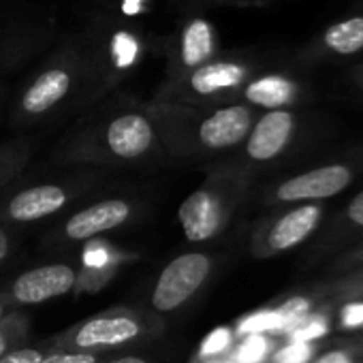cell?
Masks as SVG:
<instances>
[{"label":"cell","mask_w":363,"mask_h":363,"mask_svg":"<svg viewBox=\"0 0 363 363\" xmlns=\"http://www.w3.org/2000/svg\"><path fill=\"white\" fill-rule=\"evenodd\" d=\"M147 111L169 160H206L238 152L259 118V111L242 101L210 107L152 105Z\"/></svg>","instance_id":"6da1fadb"},{"label":"cell","mask_w":363,"mask_h":363,"mask_svg":"<svg viewBox=\"0 0 363 363\" xmlns=\"http://www.w3.org/2000/svg\"><path fill=\"white\" fill-rule=\"evenodd\" d=\"M58 160L90 169L158 167L169 160L158 126L147 109H126L71 135Z\"/></svg>","instance_id":"7a4b0ae2"},{"label":"cell","mask_w":363,"mask_h":363,"mask_svg":"<svg viewBox=\"0 0 363 363\" xmlns=\"http://www.w3.org/2000/svg\"><path fill=\"white\" fill-rule=\"evenodd\" d=\"M257 175L235 160L212 164L201 184L179 203L177 220L191 244H212L233 225L252 193Z\"/></svg>","instance_id":"3957f363"},{"label":"cell","mask_w":363,"mask_h":363,"mask_svg":"<svg viewBox=\"0 0 363 363\" xmlns=\"http://www.w3.org/2000/svg\"><path fill=\"white\" fill-rule=\"evenodd\" d=\"M164 327L167 320L154 316L145 308L116 306L73 323L65 331L52 335L45 346H50V350L116 354L118 350L124 352L156 340L162 335Z\"/></svg>","instance_id":"277c9868"},{"label":"cell","mask_w":363,"mask_h":363,"mask_svg":"<svg viewBox=\"0 0 363 363\" xmlns=\"http://www.w3.org/2000/svg\"><path fill=\"white\" fill-rule=\"evenodd\" d=\"M361 175L363 141L263 186L259 193V203L269 210L297 203H327L352 186V182H357Z\"/></svg>","instance_id":"5b68a950"},{"label":"cell","mask_w":363,"mask_h":363,"mask_svg":"<svg viewBox=\"0 0 363 363\" xmlns=\"http://www.w3.org/2000/svg\"><path fill=\"white\" fill-rule=\"evenodd\" d=\"M96 173L99 169L79 167V173L41 179L26 186H9L5 193H0V225H35L67 212L82 197L96 193Z\"/></svg>","instance_id":"8992f818"},{"label":"cell","mask_w":363,"mask_h":363,"mask_svg":"<svg viewBox=\"0 0 363 363\" xmlns=\"http://www.w3.org/2000/svg\"><path fill=\"white\" fill-rule=\"evenodd\" d=\"M320 130L316 116L299 109H274L263 111L246 141L240 145L231 160L250 169L255 175L267 171L286 158H291L299 147L310 143Z\"/></svg>","instance_id":"52a82bcc"},{"label":"cell","mask_w":363,"mask_h":363,"mask_svg":"<svg viewBox=\"0 0 363 363\" xmlns=\"http://www.w3.org/2000/svg\"><path fill=\"white\" fill-rule=\"evenodd\" d=\"M327 214L329 203H297L272 210L250 231V257L259 261L276 259L310 244L327 220Z\"/></svg>","instance_id":"ba28073f"},{"label":"cell","mask_w":363,"mask_h":363,"mask_svg":"<svg viewBox=\"0 0 363 363\" xmlns=\"http://www.w3.org/2000/svg\"><path fill=\"white\" fill-rule=\"evenodd\" d=\"M252 77V67L246 60H210L182 75L158 105L210 107L233 103Z\"/></svg>","instance_id":"9c48e42d"},{"label":"cell","mask_w":363,"mask_h":363,"mask_svg":"<svg viewBox=\"0 0 363 363\" xmlns=\"http://www.w3.org/2000/svg\"><path fill=\"white\" fill-rule=\"evenodd\" d=\"M214 269L216 259L212 252L191 250L177 255L156 276L145 310L158 318L182 312L206 289L214 276Z\"/></svg>","instance_id":"30bf717a"},{"label":"cell","mask_w":363,"mask_h":363,"mask_svg":"<svg viewBox=\"0 0 363 363\" xmlns=\"http://www.w3.org/2000/svg\"><path fill=\"white\" fill-rule=\"evenodd\" d=\"M143 212H145V203L139 201L137 197H126V195L103 197L62 218L58 227L50 231L48 244L77 246V244L94 242L105 233L133 225L135 220L141 218Z\"/></svg>","instance_id":"8fae6325"},{"label":"cell","mask_w":363,"mask_h":363,"mask_svg":"<svg viewBox=\"0 0 363 363\" xmlns=\"http://www.w3.org/2000/svg\"><path fill=\"white\" fill-rule=\"evenodd\" d=\"M77 280L79 267L75 263H45L16 276L0 289V297L13 310H22L73 293Z\"/></svg>","instance_id":"7c38bea8"},{"label":"cell","mask_w":363,"mask_h":363,"mask_svg":"<svg viewBox=\"0 0 363 363\" xmlns=\"http://www.w3.org/2000/svg\"><path fill=\"white\" fill-rule=\"evenodd\" d=\"M363 242V189L342 206L329 220L323 223L320 231L312 238L303 252L301 267L312 269L329 263L333 257Z\"/></svg>","instance_id":"4fadbf2b"},{"label":"cell","mask_w":363,"mask_h":363,"mask_svg":"<svg viewBox=\"0 0 363 363\" xmlns=\"http://www.w3.org/2000/svg\"><path fill=\"white\" fill-rule=\"evenodd\" d=\"M75 86V73L73 69L65 65H56L39 73L30 86L22 92L16 118L18 122H37L56 111L73 92Z\"/></svg>","instance_id":"5bb4252c"},{"label":"cell","mask_w":363,"mask_h":363,"mask_svg":"<svg viewBox=\"0 0 363 363\" xmlns=\"http://www.w3.org/2000/svg\"><path fill=\"white\" fill-rule=\"evenodd\" d=\"M363 52V11L323 28L301 52L303 65L342 62Z\"/></svg>","instance_id":"9a60e30c"},{"label":"cell","mask_w":363,"mask_h":363,"mask_svg":"<svg viewBox=\"0 0 363 363\" xmlns=\"http://www.w3.org/2000/svg\"><path fill=\"white\" fill-rule=\"evenodd\" d=\"M312 99L310 86L301 79L282 73H267L252 77L238 101L250 105L257 111H274V109H297L301 103Z\"/></svg>","instance_id":"2e32d148"},{"label":"cell","mask_w":363,"mask_h":363,"mask_svg":"<svg viewBox=\"0 0 363 363\" xmlns=\"http://www.w3.org/2000/svg\"><path fill=\"white\" fill-rule=\"evenodd\" d=\"M214 56V30L212 24L206 20H193L182 35L179 45V60L186 71H193Z\"/></svg>","instance_id":"e0dca14e"},{"label":"cell","mask_w":363,"mask_h":363,"mask_svg":"<svg viewBox=\"0 0 363 363\" xmlns=\"http://www.w3.org/2000/svg\"><path fill=\"white\" fill-rule=\"evenodd\" d=\"M325 301H320L308 286H299L278 299H274L269 306L278 312V316L282 318V340L303 320L308 318L316 308H320Z\"/></svg>","instance_id":"ac0fdd59"},{"label":"cell","mask_w":363,"mask_h":363,"mask_svg":"<svg viewBox=\"0 0 363 363\" xmlns=\"http://www.w3.org/2000/svg\"><path fill=\"white\" fill-rule=\"evenodd\" d=\"M320 301H346V299H363V267L327 276L320 280H312L306 284Z\"/></svg>","instance_id":"d6986e66"},{"label":"cell","mask_w":363,"mask_h":363,"mask_svg":"<svg viewBox=\"0 0 363 363\" xmlns=\"http://www.w3.org/2000/svg\"><path fill=\"white\" fill-rule=\"evenodd\" d=\"M33 158V143L26 139H13L0 143V193H5L9 186L24 175L26 167Z\"/></svg>","instance_id":"ffe728a7"},{"label":"cell","mask_w":363,"mask_h":363,"mask_svg":"<svg viewBox=\"0 0 363 363\" xmlns=\"http://www.w3.org/2000/svg\"><path fill=\"white\" fill-rule=\"evenodd\" d=\"M329 337H333V301L316 308L282 342H325Z\"/></svg>","instance_id":"44dd1931"},{"label":"cell","mask_w":363,"mask_h":363,"mask_svg":"<svg viewBox=\"0 0 363 363\" xmlns=\"http://www.w3.org/2000/svg\"><path fill=\"white\" fill-rule=\"evenodd\" d=\"M278 346H280V340L272 335H263V333L244 335V337H238L227 361L229 363H269Z\"/></svg>","instance_id":"7402d4cb"},{"label":"cell","mask_w":363,"mask_h":363,"mask_svg":"<svg viewBox=\"0 0 363 363\" xmlns=\"http://www.w3.org/2000/svg\"><path fill=\"white\" fill-rule=\"evenodd\" d=\"M310 363H363V337L335 335Z\"/></svg>","instance_id":"603a6c76"},{"label":"cell","mask_w":363,"mask_h":363,"mask_svg":"<svg viewBox=\"0 0 363 363\" xmlns=\"http://www.w3.org/2000/svg\"><path fill=\"white\" fill-rule=\"evenodd\" d=\"M30 337V320L22 310L11 312L3 323H0V357L7 352L26 346Z\"/></svg>","instance_id":"cb8c5ba5"},{"label":"cell","mask_w":363,"mask_h":363,"mask_svg":"<svg viewBox=\"0 0 363 363\" xmlns=\"http://www.w3.org/2000/svg\"><path fill=\"white\" fill-rule=\"evenodd\" d=\"M363 333V299L333 301V335Z\"/></svg>","instance_id":"d4e9b609"},{"label":"cell","mask_w":363,"mask_h":363,"mask_svg":"<svg viewBox=\"0 0 363 363\" xmlns=\"http://www.w3.org/2000/svg\"><path fill=\"white\" fill-rule=\"evenodd\" d=\"M325 342H284L276 348L269 363H310L325 346Z\"/></svg>","instance_id":"484cf974"},{"label":"cell","mask_w":363,"mask_h":363,"mask_svg":"<svg viewBox=\"0 0 363 363\" xmlns=\"http://www.w3.org/2000/svg\"><path fill=\"white\" fill-rule=\"evenodd\" d=\"M238 337L233 327H220L212 335L206 337L203 346L199 348L195 361H216V359H227L231 348L235 346Z\"/></svg>","instance_id":"4316f807"},{"label":"cell","mask_w":363,"mask_h":363,"mask_svg":"<svg viewBox=\"0 0 363 363\" xmlns=\"http://www.w3.org/2000/svg\"><path fill=\"white\" fill-rule=\"evenodd\" d=\"M363 267V242L348 248L346 252L333 257L329 263L323 265V274L325 276H335V274H344V272H352Z\"/></svg>","instance_id":"83f0119b"},{"label":"cell","mask_w":363,"mask_h":363,"mask_svg":"<svg viewBox=\"0 0 363 363\" xmlns=\"http://www.w3.org/2000/svg\"><path fill=\"white\" fill-rule=\"evenodd\" d=\"M113 354L101 352H71V350H50L41 363H105Z\"/></svg>","instance_id":"f1b7e54d"},{"label":"cell","mask_w":363,"mask_h":363,"mask_svg":"<svg viewBox=\"0 0 363 363\" xmlns=\"http://www.w3.org/2000/svg\"><path fill=\"white\" fill-rule=\"evenodd\" d=\"M50 352V346H20L5 357H0V363H41L43 357Z\"/></svg>","instance_id":"f546056e"},{"label":"cell","mask_w":363,"mask_h":363,"mask_svg":"<svg viewBox=\"0 0 363 363\" xmlns=\"http://www.w3.org/2000/svg\"><path fill=\"white\" fill-rule=\"evenodd\" d=\"M16 246H18V240L11 233V229L0 225V267H3L7 261H11V257L16 252Z\"/></svg>","instance_id":"4dcf8cb0"},{"label":"cell","mask_w":363,"mask_h":363,"mask_svg":"<svg viewBox=\"0 0 363 363\" xmlns=\"http://www.w3.org/2000/svg\"><path fill=\"white\" fill-rule=\"evenodd\" d=\"M105 363H158V361L147 354H139V352H120V354L109 357Z\"/></svg>","instance_id":"1f68e13d"},{"label":"cell","mask_w":363,"mask_h":363,"mask_svg":"<svg viewBox=\"0 0 363 363\" xmlns=\"http://www.w3.org/2000/svg\"><path fill=\"white\" fill-rule=\"evenodd\" d=\"M346 79H348V84H350L359 94H363V62L352 65V67L346 71Z\"/></svg>","instance_id":"d6a6232c"},{"label":"cell","mask_w":363,"mask_h":363,"mask_svg":"<svg viewBox=\"0 0 363 363\" xmlns=\"http://www.w3.org/2000/svg\"><path fill=\"white\" fill-rule=\"evenodd\" d=\"M11 312H16V310H13V308H11V306H9V303L3 299V297H0V323H3V320H5V318L11 314Z\"/></svg>","instance_id":"836d02e7"},{"label":"cell","mask_w":363,"mask_h":363,"mask_svg":"<svg viewBox=\"0 0 363 363\" xmlns=\"http://www.w3.org/2000/svg\"><path fill=\"white\" fill-rule=\"evenodd\" d=\"M193 363H229L227 359H216V361H193Z\"/></svg>","instance_id":"e575fe53"},{"label":"cell","mask_w":363,"mask_h":363,"mask_svg":"<svg viewBox=\"0 0 363 363\" xmlns=\"http://www.w3.org/2000/svg\"><path fill=\"white\" fill-rule=\"evenodd\" d=\"M359 335H361V337H363V333H359Z\"/></svg>","instance_id":"d590c367"}]
</instances>
